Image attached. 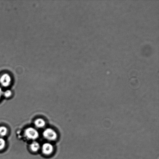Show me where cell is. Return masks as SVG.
Returning a JSON list of instances; mask_svg holds the SVG:
<instances>
[{"label": "cell", "instance_id": "obj_1", "mask_svg": "<svg viewBox=\"0 0 159 159\" xmlns=\"http://www.w3.org/2000/svg\"><path fill=\"white\" fill-rule=\"evenodd\" d=\"M43 137L49 141H54L57 138V134L55 131L51 128H48L43 132Z\"/></svg>", "mask_w": 159, "mask_h": 159}, {"label": "cell", "instance_id": "obj_2", "mask_svg": "<svg viewBox=\"0 0 159 159\" xmlns=\"http://www.w3.org/2000/svg\"><path fill=\"white\" fill-rule=\"evenodd\" d=\"M25 135L28 139L35 140L39 138V133L35 129L29 127L25 131Z\"/></svg>", "mask_w": 159, "mask_h": 159}, {"label": "cell", "instance_id": "obj_3", "mask_svg": "<svg viewBox=\"0 0 159 159\" xmlns=\"http://www.w3.org/2000/svg\"><path fill=\"white\" fill-rule=\"evenodd\" d=\"M11 78L9 74H4L0 77V84L3 87H7L10 85Z\"/></svg>", "mask_w": 159, "mask_h": 159}, {"label": "cell", "instance_id": "obj_4", "mask_svg": "<svg viewBox=\"0 0 159 159\" xmlns=\"http://www.w3.org/2000/svg\"><path fill=\"white\" fill-rule=\"evenodd\" d=\"M54 150L53 146L50 143H46L42 146L43 153L46 155H50Z\"/></svg>", "mask_w": 159, "mask_h": 159}, {"label": "cell", "instance_id": "obj_5", "mask_svg": "<svg viewBox=\"0 0 159 159\" xmlns=\"http://www.w3.org/2000/svg\"><path fill=\"white\" fill-rule=\"evenodd\" d=\"M35 125L36 127L39 128H42L45 127L46 125V122L44 120L41 118H39L35 121Z\"/></svg>", "mask_w": 159, "mask_h": 159}, {"label": "cell", "instance_id": "obj_6", "mask_svg": "<svg viewBox=\"0 0 159 159\" xmlns=\"http://www.w3.org/2000/svg\"><path fill=\"white\" fill-rule=\"evenodd\" d=\"M30 148L32 152H37L40 149V144L36 141H34L30 144Z\"/></svg>", "mask_w": 159, "mask_h": 159}, {"label": "cell", "instance_id": "obj_7", "mask_svg": "<svg viewBox=\"0 0 159 159\" xmlns=\"http://www.w3.org/2000/svg\"><path fill=\"white\" fill-rule=\"evenodd\" d=\"M7 129L5 127L1 126L0 127V136L4 137L7 135Z\"/></svg>", "mask_w": 159, "mask_h": 159}, {"label": "cell", "instance_id": "obj_8", "mask_svg": "<svg viewBox=\"0 0 159 159\" xmlns=\"http://www.w3.org/2000/svg\"><path fill=\"white\" fill-rule=\"evenodd\" d=\"M6 142L4 139L0 138V150H2L5 147Z\"/></svg>", "mask_w": 159, "mask_h": 159}, {"label": "cell", "instance_id": "obj_9", "mask_svg": "<svg viewBox=\"0 0 159 159\" xmlns=\"http://www.w3.org/2000/svg\"><path fill=\"white\" fill-rule=\"evenodd\" d=\"M3 94H4L5 97L6 98H9L11 96L12 92L11 90H8L5 91L4 93H3Z\"/></svg>", "mask_w": 159, "mask_h": 159}, {"label": "cell", "instance_id": "obj_10", "mask_svg": "<svg viewBox=\"0 0 159 159\" xmlns=\"http://www.w3.org/2000/svg\"><path fill=\"white\" fill-rule=\"evenodd\" d=\"M3 94V92L2 91V89H1V87H0V99L1 98Z\"/></svg>", "mask_w": 159, "mask_h": 159}]
</instances>
